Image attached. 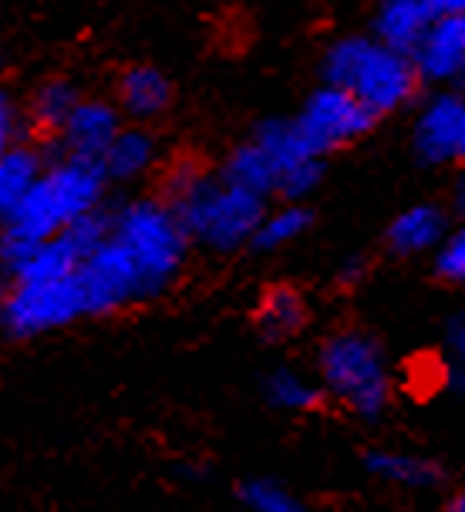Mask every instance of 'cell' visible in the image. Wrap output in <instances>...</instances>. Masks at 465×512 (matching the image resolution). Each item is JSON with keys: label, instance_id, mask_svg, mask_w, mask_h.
<instances>
[{"label": "cell", "instance_id": "ac0fdd59", "mask_svg": "<svg viewBox=\"0 0 465 512\" xmlns=\"http://www.w3.org/2000/svg\"><path fill=\"white\" fill-rule=\"evenodd\" d=\"M257 324H260V331L270 337V341L294 337L300 327L307 324V304H304V297H300V290L287 287V283L270 287L267 294L260 297Z\"/></svg>", "mask_w": 465, "mask_h": 512}, {"label": "cell", "instance_id": "ffe728a7", "mask_svg": "<svg viewBox=\"0 0 465 512\" xmlns=\"http://www.w3.org/2000/svg\"><path fill=\"white\" fill-rule=\"evenodd\" d=\"M310 223H314V213H310L304 203H287V206L273 209V213H263L250 246L267 250V253L284 250V246L297 243L300 236L310 230Z\"/></svg>", "mask_w": 465, "mask_h": 512}, {"label": "cell", "instance_id": "7402d4cb", "mask_svg": "<svg viewBox=\"0 0 465 512\" xmlns=\"http://www.w3.org/2000/svg\"><path fill=\"white\" fill-rule=\"evenodd\" d=\"M267 395L277 408H290V411H307L317 405V388L310 384L304 374L290 371V368H280L270 374L267 381Z\"/></svg>", "mask_w": 465, "mask_h": 512}, {"label": "cell", "instance_id": "8fae6325", "mask_svg": "<svg viewBox=\"0 0 465 512\" xmlns=\"http://www.w3.org/2000/svg\"><path fill=\"white\" fill-rule=\"evenodd\" d=\"M172 102H176V85H172V78L159 64L139 61L118 71L112 105L118 108L122 122L149 125L155 118L166 115Z\"/></svg>", "mask_w": 465, "mask_h": 512}, {"label": "cell", "instance_id": "ba28073f", "mask_svg": "<svg viewBox=\"0 0 465 512\" xmlns=\"http://www.w3.org/2000/svg\"><path fill=\"white\" fill-rule=\"evenodd\" d=\"M250 139L267 155L273 169V192L284 196L287 203H304L310 192L321 186L324 159L307 149L290 118H267L253 128Z\"/></svg>", "mask_w": 465, "mask_h": 512}, {"label": "cell", "instance_id": "603a6c76", "mask_svg": "<svg viewBox=\"0 0 465 512\" xmlns=\"http://www.w3.org/2000/svg\"><path fill=\"white\" fill-rule=\"evenodd\" d=\"M435 277L445 283L465 280V233H445V240L435 246Z\"/></svg>", "mask_w": 465, "mask_h": 512}, {"label": "cell", "instance_id": "7c38bea8", "mask_svg": "<svg viewBox=\"0 0 465 512\" xmlns=\"http://www.w3.org/2000/svg\"><path fill=\"white\" fill-rule=\"evenodd\" d=\"M122 125L125 122H122V115H118V108L112 105V98L81 95V102L71 108L68 122L61 125V132L54 135V139L61 145V155L98 162Z\"/></svg>", "mask_w": 465, "mask_h": 512}, {"label": "cell", "instance_id": "3957f363", "mask_svg": "<svg viewBox=\"0 0 465 512\" xmlns=\"http://www.w3.org/2000/svg\"><path fill=\"white\" fill-rule=\"evenodd\" d=\"M105 203V176L98 162L58 155L54 162H44L41 176L27 189V196L17 209L0 223V230L14 240H51L65 233L78 219L91 216Z\"/></svg>", "mask_w": 465, "mask_h": 512}, {"label": "cell", "instance_id": "5bb4252c", "mask_svg": "<svg viewBox=\"0 0 465 512\" xmlns=\"http://www.w3.org/2000/svg\"><path fill=\"white\" fill-rule=\"evenodd\" d=\"M155 155H159V145L149 128L122 125L98 159V169H102L105 182H135L155 166Z\"/></svg>", "mask_w": 465, "mask_h": 512}, {"label": "cell", "instance_id": "9c48e42d", "mask_svg": "<svg viewBox=\"0 0 465 512\" xmlns=\"http://www.w3.org/2000/svg\"><path fill=\"white\" fill-rule=\"evenodd\" d=\"M412 152L422 166H452L465 155V98L459 88L428 95L412 125Z\"/></svg>", "mask_w": 465, "mask_h": 512}, {"label": "cell", "instance_id": "52a82bcc", "mask_svg": "<svg viewBox=\"0 0 465 512\" xmlns=\"http://www.w3.org/2000/svg\"><path fill=\"white\" fill-rule=\"evenodd\" d=\"M297 128V135L304 139V145L314 155H327L348 149V145L361 142L371 128L378 125V118L368 112L361 102H354L348 91L331 88V85H317L304 98L300 112L290 118Z\"/></svg>", "mask_w": 465, "mask_h": 512}, {"label": "cell", "instance_id": "5b68a950", "mask_svg": "<svg viewBox=\"0 0 465 512\" xmlns=\"http://www.w3.org/2000/svg\"><path fill=\"white\" fill-rule=\"evenodd\" d=\"M321 378L351 411L375 418L388 401V368L375 337L361 331L334 334L321 351Z\"/></svg>", "mask_w": 465, "mask_h": 512}, {"label": "cell", "instance_id": "8992f818", "mask_svg": "<svg viewBox=\"0 0 465 512\" xmlns=\"http://www.w3.org/2000/svg\"><path fill=\"white\" fill-rule=\"evenodd\" d=\"M85 317V297L75 273L61 280H17L4 290L0 320L14 337H38Z\"/></svg>", "mask_w": 465, "mask_h": 512}, {"label": "cell", "instance_id": "e0dca14e", "mask_svg": "<svg viewBox=\"0 0 465 512\" xmlns=\"http://www.w3.org/2000/svg\"><path fill=\"white\" fill-rule=\"evenodd\" d=\"M41 169H44V155L27 142H17L11 149L0 152V223L27 196V189L34 186Z\"/></svg>", "mask_w": 465, "mask_h": 512}, {"label": "cell", "instance_id": "30bf717a", "mask_svg": "<svg viewBox=\"0 0 465 512\" xmlns=\"http://www.w3.org/2000/svg\"><path fill=\"white\" fill-rule=\"evenodd\" d=\"M418 85L459 88L465 78V14H445L428 24V31L408 51Z\"/></svg>", "mask_w": 465, "mask_h": 512}, {"label": "cell", "instance_id": "7a4b0ae2", "mask_svg": "<svg viewBox=\"0 0 465 512\" xmlns=\"http://www.w3.org/2000/svg\"><path fill=\"white\" fill-rule=\"evenodd\" d=\"M321 85L348 91L371 115L385 118L405 108L422 88L408 54L381 44L375 34H341L321 54Z\"/></svg>", "mask_w": 465, "mask_h": 512}, {"label": "cell", "instance_id": "277c9868", "mask_svg": "<svg viewBox=\"0 0 465 512\" xmlns=\"http://www.w3.org/2000/svg\"><path fill=\"white\" fill-rule=\"evenodd\" d=\"M108 230L139 263L152 297L166 294L186 263L189 240L162 199H132L108 213Z\"/></svg>", "mask_w": 465, "mask_h": 512}, {"label": "cell", "instance_id": "44dd1931", "mask_svg": "<svg viewBox=\"0 0 465 512\" xmlns=\"http://www.w3.org/2000/svg\"><path fill=\"white\" fill-rule=\"evenodd\" d=\"M368 472H375L378 479L395 482V486H435L442 479V469L432 459H422V455H401V452H371L368 459Z\"/></svg>", "mask_w": 465, "mask_h": 512}, {"label": "cell", "instance_id": "cb8c5ba5", "mask_svg": "<svg viewBox=\"0 0 465 512\" xmlns=\"http://www.w3.org/2000/svg\"><path fill=\"white\" fill-rule=\"evenodd\" d=\"M243 499L253 512H307L290 492L273 486V482H250L243 489Z\"/></svg>", "mask_w": 465, "mask_h": 512}, {"label": "cell", "instance_id": "2e32d148", "mask_svg": "<svg viewBox=\"0 0 465 512\" xmlns=\"http://www.w3.org/2000/svg\"><path fill=\"white\" fill-rule=\"evenodd\" d=\"M432 21H435V14L425 7V0H378L368 34H375L388 48L408 54Z\"/></svg>", "mask_w": 465, "mask_h": 512}, {"label": "cell", "instance_id": "484cf974", "mask_svg": "<svg viewBox=\"0 0 465 512\" xmlns=\"http://www.w3.org/2000/svg\"><path fill=\"white\" fill-rule=\"evenodd\" d=\"M425 7L435 17H445V14H462L465 11V0H425Z\"/></svg>", "mask_w": 465, "mask_h": 512}, {"label": "cell", "instance_id": "4316f807", "mask_svg": "<svg viewBox=\"0 0 465 512\" xmlns=\"http://www.w3.org/2000/svg\"><path fill=\"white\" fill-rule=\"evenodd\" d=\"M361 270H364V263H361V260H351V263H344V273H341V280H344V283H348V280L354 283V280L361 277Z\"/></svg>", "mask_w": 465, "mask_h": 512}, {"label": "cell", "instance_id": "d6986e66", "mask_svg": "<svg viewBox=\"0 0 465 512\" xmlns=\"http://www.w3.org/2000/svg\"><path fill=\"white\" fill-rule=\"evenodd\" d=\"M220 179H226L236 189L253 192V196H260V199L273 196V169H270L267 155L260 152V145L253 139L240 142L230 155H226Z\"/></svg>", "mask_w": 465, "mask_h": 512}, {"label": "cell", "instance_id": "d4e9b609", "mask_svg": "<svg viewBox=\"0 0 465 512\" xmlns=\"http://www.w3.org/2000/svg\"><path fill=\"white\" fill-rule=\"evenodd\" d=\"M24 112L21 105L14 102V95L7 88H0V152L11 149V145L21 142V132H24Z\"/></svg>", "mask_w": 465, "mask_h": 512}, {"label": "cell", "instance_id": "83f0119b", "mask_svg": "<svg viewBox=\"0 0 465 512\" xmlns=\"http://www.w3.org/2000/svg\"><path fill=\"white\" fill-rule=\"evenodd\" d=\"M449 509H452V512H465V496H455Z\"/></svg>", "mask_w": 465, "mask_h": 512}, {"label": "cell", "instance_id": "9a60e30c", "mask_svg": "<svg viewBox=\"0 0 465 512\" xmlns=\"http://www.w3.org/2000/svg\"><path fill=\"white\" fill-rule=\"evenodd\" d=\"M78 102H81V88L75 78L48 75L31 88V95H27V108H21L24 125L41 135H58L61 125L68 122L71 108Z\"/></svg>", "mask_w": 465, "mask_h": 512}, {"label": "cell", "instance_id": "4fadbf2b", "mask_svg": "<svg viewBox=\"0 0 465 512\" xmlns=\"http://www.w3.org/2000/svg\"><path fill=\"white\" fill-rule=\"evenodd\" d=\"M449 233V213L435 203L408 206L391 219L388 226V250L398 256H418L435 250Z\"/></svg>", "mask_w": 465, "mask_h": 512}, {"label": "cell", "instance_id": "6da1fadb", "mask_svg": "<svg viewBox=\"0 0 465 512\" xmlns=\"http://www.w3.org/2000/svg\"><path fill=\"white\" fill-rule=\"evenodd\" d=\"M162 203L179 219L186 240L203 243L216 253H233L240 246H250L263 213H267V199L230 186L226 179H220V172L213 176L196 159H179L166 172V199Z\"/></svg>", "mask_w": 465, "mask_h": 512}]
</instances>
